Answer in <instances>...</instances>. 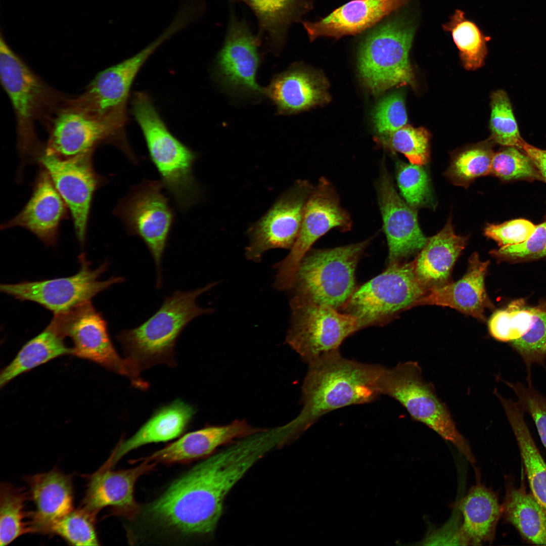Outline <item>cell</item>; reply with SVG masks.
Returning a JSON list of instances; mask_svg holds the SVG:
<instances>
[{"label":"cell","instance_id":"obj_1","mask_svg":"<svg viewBox=\"0 0 546 546\" xmlns=\"http://www.w3.org/2000/svg\"><path fill=\"white\" fill-rule=\"evenodd\" d=\"M253 466L248 452L237 445L210 456L151 504L147 518L155 526L183 536L211 533L226 495Z\"/></svg>","mask_w":546,"mask_h":546},{"label":"cell","instance_id":"obj_2","mask_svg":"<svg viewBox=\"0 0 546 546\" xmlns=\"http://www.w3.org/2000/svg\"><path fill=\"white\" fill-rule=\"evenodd\" d=\"M302 387L303 407L294 427L300 432L334 410L369 403L380 395L385 367L346 358L340 351L308 363Z\"/></svg>","mask_w":546,"mask_h":546},{"label":"cell","instance_id":"obj_3","mask_svg":"<svg viewBox=\"0 0 546 546\" xmlns=\"http://www.w3.org/2000/svg\"><path fill=\"white\" fill-rule=\"evenodd\" d=\"M0 78L15 112L17 147L22 163H34L45 146L36 135L35 122L41 121L47 125L68 98L37 76L2 37Z\"/></svg>","mask_w":546,"mask_h":546},{"label":"cell","instance_id":"obj_4","mask_svg":"<svg viewBox=\"0 0 546 546\" xmlns=\"http://www.w3.org/2000/svg\"><path fill=\"white\" fill-rule=\"evenodd\" d=\"M217 284L213 282L193 291L174 292L146 321L117 335L125 358L138 373L157 364L175 365L174 346L181 332L197 316L213 312L211 308L199 307L197 297Z\"/></svg>","mask_w":546,"mask_h":546},{"label":"cell","instance_id":"obj_5","mask_svg":"<svg viewBox=\"0 0 546 546\" xmlns=\"http://www.w3.org/2000/svg\"><path fill=\"white\" fill-rule=\"evenodd\" d=\"M131 106L132 113L143 132L150 158L164 188L181 210H187L201 196V189L193 171L197 154L169 131L147 94L135 93Z\"/></svg>","mask_w":546,"mask_h":546},{"label":"cell","instance_id":"obj_6","mask_svg":"<svg viewBox=\"0 0 546 546\" xmlns=\"http://www.w3.org/2000/svg\"><path fill=\"white\" fill-rule=\"evenodd\" d=\"M415 29L408 16L397 15L373 29L361 41L358 52L359 73L374 94L394 86L414 85L408 56Z\"/></svg>","mask_w":546,"mask_h":546},{"label":"cell","instance_id":"obj_7","mask_svg":"<svg viewBox=\"0 0 546 546\" xmlns=\"http://www.w3.org/2000/svg\"><path fill=\"white\" fill-rule=\"evenodd\" d=\"M381 394L398 401L416 421L432 429L453 444L471 464L475 458L467 440L458 429L446 404L437 396L432 384L426 381L417 361L385 368L380 380Z\"/></svg>","mask_w":546,"mask_h":546},{"label":"cell","instance_id":"obj_8","mask_svg":"<svg viewBox=\"0 0 546 546\" xmlns=\"http://www.w3.org/2000/svg\"><path fill=\"white\" fill-rule=\"evenodd\" d=\"M368 243L309 251L298 268L294 296L339 310L356 289V267Z\"/></svg>","mask_w":546,"mask_h":546},{"label":"cell","instance_id":"obj_9","mask_svg":"<svg viewBox=\"0 0 546 546\" xmlns=\"http://www.w3.org/2000/svg\"><path fill=\"white\" fill-rule=\"evenodd\" d=\"M176 34V29L168 25L136 54L98 73L82 94L68 98L66 103L125 132L127 103L136 75L149 58Z\"/></svg>","mask_w":546,"mask_h":546},{"label":"cell","instance_id":"obj_10","mask_svg":"<svg viewBox=\"0 0 546 546\" xmlns=\"http://www.w3.org/2000/svg\"><path fill=\"white\" fill-rule=\"evenodd\" d=\"M427 291L417 278L412 261L393 263L355 289L341 308L356 317L359 329L381 325L414 307Z\"/></svg>","mask_w":546,"mask_h":546},{"label":"cell","instance_id":"obj_11","mask_svg":"<svg viewBox=\"0 0 546 546\" xmlns=\"http://www.w3.org/2000/svg\"><path fill=\"white\" fill-rule=\"evenodd\" d=\"M287 344L305 362L339 351L342 342L359 330L356 317L331 306L293 296Z\"/></svg>","mask_w":546,"mask_h":546},{"label":"cell","instance_id":"obj_12","mask_svg":"<svg viewBox=\"0 0 546 546\" xmlns=\"http://www.w3.org/2000/svg\"><path fill=\"white\" fill-rule=\"evenodd\" d=\"M160 180L145 179L133 186L114 210L130 235L138 237L150 251L161 285V260L173 225L174 213Z\"/></svg>","mask_w":546,"mask_h":546},{"label":"cell","instance_id":"obj_13","mask_svg":"<svg viewBox=\"0 0 546 546\" xmlns=\"http://www.w3.org/2000/svg\"><path fill=\"white\" fill-rule=\"evenodd\" d=\"M49 324L64 337L71 339L73 346L71 355L126 377L136 388L148 387V384L129 362L118 354L110 338L107 323L91 301L54 314Z\"/></svg>","mask_w":546,"mask_h":546},{"label":"cell","instance_id":"obj_14","mask_svg":"<svg viewBox=\"0 0 546 546\" xmlns=\"http://www.w3.org/2000/svg\"><path fill=\"white\" fill-rule=\"evenodd\" d=\"M79 259L80 269L72 276L1 284L0 290L16 299L38 303L55 314L90 301L94 296L112 285L124 281L120 277H112L105 281H100L99 278L106 270L108 263L104 262L96 269H92L84 255L81 254Z\"/></svg>","mask_w":546,"mask_h":546},{"label":"cell","instance_id":"obj_15","mask_svg":"<svg viewBox=\"0 0 546 546\" xmlns=\"http://www.w3.org/2000/svg\"><path fill=\"white\" fill-rule=\"evenodd\" d=\"M66 101L46 125L49 131L47 151L69 158L93 154L98 146L108 143L119 148L131 162L137 161L124 133L109 122L67 105Z\"/></svg>","mask_w":546,"mask_h":546},{"label":"cell","instance_id":"obj_16","mask_svg":"<svg viewBox=\"0 0 546 546\" xmlns=\"http://www.w3.org/2000/svg\"><path fill=\"white\" fill-rule=\"evenodd\" d=\"M93 154L63 158L45 148L36 162L47 171L71 214L75 234L81 245L85 243L91 203L96 191L105 179L95 171Z\"/></svg>","mask_w":546,"mask_h":546},{"label":"cell","instance_id":"obj_17","mask_svg":"<svg viewBox=\"0 0 546 546\" xmlns=\"http://www.w3.org/2000/svg\"><path fill=\"white\" fill-rule=\"evenodd\" d=\"M346 212L339 206L331 188L324 183L306 202L298 236L287 256L275 264L274 286L279 291L293 288L301 261L320 237L335 227L348 229Z\"/></svg>","mask_w":546,"mask_h":546},{"label":"cell","instance_id":"obj_18","mask_svg":"<svg viewBox=\"0 0 546 546\" xmlns=\"http://www.w3.org/2000/svg\"><path fill=\"white\" fill-rule=\"evenodd\" d=\"M258 45L259 39L246 24L232 21L213 68L215 79L230 96L252 100L265 96L256 79L260 64Z\"/></svg>","mask_w":546,"mask_h":546},{"label":"cell","instance_id":"obj_19","mask_svg":"<svg viewBox=\"0 0 546 546\" xmlns=\"http://www.w3.org/2000/svg\"><path fill=\"white\" fill-rule=\"evenodd\" d=\"M309 189L299 181L284 192L268 211L248 230L247 259L258 262L266 251L291 249L300 231Z\"/></svg>","mask_w":546,"mask_h":546},{"label":"cell","instance_id":"obj_20","mask_svg":"<svg viewBox=\"0 0 546 546\" xmlns=\"http://www.w3.org/2000/svg\"><path fill=\"white\" fill-rule=\"evenodd\" d=\"M378 194L389 264L405 261L420 252L428 238L420 229L416 209L401 198L385 171L380 178Z\"/></svg>","mask_w":546,"mask_h":546},{"label":"cell","instance_id":"obj_21","mask_svg":"<svg viewBox=\"0 0 546 546\" xmlns=\"http://www.w3.org/2000/svg\"><path fill=\"white\" fill-rule=\"evenodd\" d=\"M143 461L138 466L127 470L113 471L104 465L88 477L81 508L96 516L105 507L112 514L130 519L139 513L134 498V487L138 478L153 470L157 463Z\"/></svg>","mask_w":546,"mask_h":546},{"label":"cell","instance_id":"obj_22","mask_svg":"<svg viewBox=\"0 0 546 546\" xmlns=\"http://www.w3.org/2000/svg\"><path fill=\"white\" fill-rule=\"evenodd\" d=\"M68 208L46 170L41 168L34 183L32 195L21 211L1 225L26 229L47 245L56 244L61 221Z\"/></svg>","mask_w":546,"mask_h":546},{"label":"cell","instance_id":"obj_23","mask_svg":"<svg viewBox=\"0 0 546 546\" xmlns=\"http://www.w3.org/2000/svg\"><path fill=\"white\" fill-rule=\"evenodd\" d=\"M408 0H352L315 22L303 25L310 40L322 36L338 38L369 28Z\"/></svg>","mask_w":546,"mask_h":546},{"label":"cell","instance_id":"obj_24","mask_svg":"<svg viewBox=\"0 0 546 546\" xmlns=\"http://www.w3.org/2000/svg\"><path fill=\"white\" fill-rule=\"evenodd\" d=\"M488 264L489 261H482L478 254L474 253L469 259L467 271L461 279L428 290L414 307L423 305L449 307L484 321L485 310L491 304L484 284Z\"/></svg>","mask_w":546,"mask_h":546},{"label":"cell","instance_id":"obj_25","mask_svg":"<svg viewBox=\"0 0 546 546\" xmlns=\"http://www.w3.org/2000/svg\"><path fill=\"white\" fill-rule=\"evenodd\" d=\"M266 429L237 420L222 426H212L187 433L176 441L139 460L164 463H186L210 455L217 447Z\"/></svg>","mask_w":546,"mask_h":546},{"label":"cell","instance_id":"obj_26","mask_svg":"<svg viewBox=\"0 0 546 546\" xmlns=\"http://www.w3.org/2000/svg\"><path fill=\"white\" fill-rule=\"evenodd\" d=\"M324 79L307 68L294 64L276 74L264 88L265 96L279 115L296 114L329 101Z\"/></svg>","mask_w":546,"mask_h":546},{"label":"cell","instance_id":"obj_27","mask_svg":"<svg viewBox=\"0 0 546 546\" xmlns=\"http://www.w3.org/2000/svg\"><path fill=\"white\" fill-rule=\"evenodd\" d=\"M35 509L29 514L31 532L48 534L51 527L73 509L71 478L57 469L27 478Z\"/></svg>","mask_w":546,"mask_h":546},{"label":"cell","instance_id":"obj_28","mask_svg":"<svg viewBox=\"0 0 546 546\" xmlns=\"http://www.w3.org/2000/svg\"><path fill=\"white\" fill-rule=\"evenodd\" d=\"M468 240V236L456 234L450 218L441 231L428 239L412 261L417 278L427 290L451 282L453 266Z\"/></svg>","mask_w":546,"mask_h":546},{"label":"cell","instance_id":"obj_29","mask_svg":"<svg viewBox=\"0 0 546 546\" xmlns=\"http://www.w3.org/2000/svg\"><path fill=\"white\" fill-rule=\"evenodd\" d=\"M195 413L192 405L179 399L161 407L133 436L120 441L105 464L111 467L128 452L141 446L180 436Z\"/></svg>","mask_w":546,"mask_h":546},{"label":"cell","instance_id":"obj_30","mask_svg":"<svg viewBox=\"0 0 546 546\" xmlns=\"http://www.w3.org/2000/svg\"><path fill=\"white\" fill-rule=\"evenodd\" d=\"M451 506L462 515V530L468 545L492 542L502 514V507L494 491L478 482Z\"/></svg>","mask_w":546,"mask_h":546},{"label":"cell","instance_id":"obj_31","mask_svg":"<svg viewBox=\"0 0 546 546\" xmlns=\"http://www.w3.org/2000/svg\"><path fill=\"white\" fill-rule=\"evenodd\" d=\"M520 452L531 494L546 512V463L531 435L518 402L511 399L503 404Z\"/></svg>","mask_w":546,"mask_h":546},{"label":"cell","instance_id":"obj_32","mask_svg":"<svg viewBox=\"0 0 546 546\" xmlns=\"http://www.w3.org/2000/svg\"><path fill=\"white\" fill-rule=\"evenodd\" d=\"M64 338L49 324L43 331L26 343L13 360L2 371L1 387L19 375L51 360L71 354L72 348L66 346Z\"/></svg>","mask_w":546,"mask_h":546},{"label":"cell","instance_id":"obj_33","mask_svg":"<svg viewBox=\"0 0 546 546\" xmlns=\"http://www.w3.org/2000/svg\"><path fill=\"white\" fill-rule=\"evenodd\" d=\"M502 514L528 541L546 545V512L522 487L507 490Z\"/></svg>","mask_w":546,"mask_h":546},{"label":"cell","instance_id":"obj_34","mask_svg":"<svg viewBox=\"0 0 546 546\" xmlns=\"http://www.w3.org/2000/svg\"><path fill=\"white\" fill-rule=\"evenodd\" d=\"M255 12L262 30L266 32L274 51L284 44L287 29L300 13L307 8L300 0H241Z\"/></svg>","mask_w":546,"mask_h":546},{"label":"cell","instance_id":"obj_35","mask_svg":"<svg viewBox=\"0 0 546 546\" xmlns=\"http://www.w3.org/2000/svg\"><path fill=\"white\" fill-rule=\"evenodd\" d=\"M442 27L451 33L466 69L475 70L483 65L487 54L486 43L489 37L485 35L474 22L467 19L462 11L456 10L449 21Z\"/></svg>","mask_w":546,"mask_h":546},{"label":"cell","instance_id":"obj_36","mask_svg":"<svg viewBox=\"0 0 546 546\" xmlns=\"http://www.w3.org/2000/svg\"><path fill=\"white\" fill-rule=\"evenodd\" d=\"M27 494L6 483L0 488V545L6 546L22 534L31 532L29 523L24 519V503Z\"/></svg>","mask_w":546,"mask_h":546},{"label":"cell","instance_id":"obj_37","mask_svg":"<svg viewBox=\"0 0 546 546\" xmlns=\"http://www.w3.org/2000/svg\"><path fill=\"white\" fill-rule=\"evenodd\" d=\"M494 154L487 145L464 150L452 157L445 175L453 184L466 188L477 178L490 174Z\"/></svg>","mask_w":546,"mask_h":546},{"label":"cell","instance_id":"obj_38","mask_svg":"<svg viewBox=\"0 0 546 546\" xmlns=\"http://www.w3.org/2000/svg\"><path fill=\"white\" fill-rule=\"evenodd\" d=\"M490 128L493 142L506 147L521 150L525 142L521 138L507 94L503 90L491 96Z\"/></svg>","mask_w":546,"mask_h":546},{"label":"cell","instance_id":"obj_39","mask_svg":"<svg viewBox=\"0 0 546 546\" xmlns=\"http://www.w3.org/2000/svg\"><path fill=\"white\" fill-rule=\"evenodd\" d=\"M534 308L525 307L519 301L507 308L496 311L489 321L491 336L500 341L513 342L524 335L531 328Z\"/></svg>","mask_w":546,"mask_h":546},{"label":"cell","instance_id":"obj_40","mask_svg":"<svg viewBox=\"0 0 546 546\" xmlns=\"http://www.w3.org/2000/svg\"><path fill=\"white\" fill-rule=\"evenodd\" d=\"M96 517L82 508L72 510L56 522L48 534L59 535L71 545H98Z\"/></svg>","mask_w":546,"mask_h":546},{"label":"cell","instance_id":"obj_41","mask_svg":"<svg viewBox=\"0 0 546 546\" xmlns=\"http://www.w3.org/2000/svg\"><path fill=\"white\" fill-rule=\"evenodd\" d=\"M524 362L527 381H531L533 364L544 365L546 360V310L534 308L532 325L522 337L511 342Z\"/></svg>","mask_w":546,"mask_h":546},{"label":"cell","instance_id":"obj_42","mask_svg":"<svg viewBox=\"0 0 546 546\" xmlns=\"http://www.w3.org/2000/svg\"><path fill=\"white\" fill-rule=\"evenodd\" d=\"M423 166L400 162L397 168L398 187L405 202L415 209L433 202L429 178Z\"/></svg>","mask_w":546,"mask_h":546},{"label":"cell","instance_id":"obj_43","mask_svg":"<svg viewBox=\"0 0 546 546\" xmlns=\"http://www.w3.org/2000/svg\"><path fill=\"white\" fill-rule=\"evenodd\" d=\"M515 147L494 153L490 174L504 180L519 178L542 179L530 158Z\"/></svg>","mask_w":546,"mask_h":546},{"label":"cell","instance_id":"obj_44","mask_svg":"<svg viewBox=\"0 0 546 546\" xmlns=\"http://www.w3.org/2000/svg\"><path fill=\"white\" fill-rule=\"evenodd\" d=\"M388 138L393 149L403 154L411 163L420 165L428 163L430 135L424 128L405 125Z\"/></svg>","mask_w":546,"mask_h":546},{"label":"cell","instance_id":"obj_45","mask_svg":"<svg viewBox=\"0 0 546 546\" xmlns=\"http://www.w3.org/2000/svg\"><path fill=\"white\" fill-rule=\"evenodd\" d=\"M373 122L378 133L389 136L405 125L407 120L404 100L401 93H394L384 98L376 106Z\"/></svg>","mask_w":546,"mask_h":546},{"label":"cell","instance_id":"obj_46","mask_svg":"<svg viewBox=\"0 0 546 546\" xmlns=\"http://www.w3.org/2000/svg\"><path fill=\"white\" fill-rule=\"evenodd\" d=\"M516 394L518 402L535 423L541 441L546 448V396L533 388L520 382L504 381Z\"/></svg>","mask_w":546,"mask_h":546},{"label":"cell","instance_id":"obj_47","mask_svg":"<svg viewBox=\"0 0 546 546\" xmlns=\"http://www.w3.org/2000/svg\"><path fill=\"white\" fill-rule=\"evenodd\" d=\"M535 227L529 220L517 219L498 224H487L484 232L487 237L502 247L523 242L531 236Z\"/></svg>","mask_w":546,"mask_h":546},{"label":"cell","instance_id":"obj_48","mask_svg":"<svg viewBox=\"0 0 546 546\" xmlns=\"http://www.w3.org/2000/svg\"><path fill=\"white\" fill-rule=\"evenodd\" d=\"M492 252L497 256L513 258H538L546 256V221L536 225L533 233L523 242L502 247Z\"/></svg>","mask_w":546,"mask_h":546},{"label":"cell","instance_id":"obj_49","mask_svg":"<svg viewBox=\"0 0 546 546\" xmlns=\"http://www.w3.org/2000/svg\"><path fill=\"white\" fill-rule=\"evenodd\" d=\"M462 522H448L443 527L432 532L425 539L424 544L468 545L462 530Z\"/></svg>","mask_w":546,"mask_h":546},{"label":"cell","instance_id":"obj_50","mask_svg":"<svg viewBox=\"0 0 546 546\" xmlns=\"http://www.w3.org/2000/svg\"><path fill=\"white\" fill-rule=\"evenodd\" d=\"M521 150L530 158L542 179L546 181V150L536 148L525 142H524Z\"/></svg>","mask_w":546,"mask_h":546}]
</instances>
